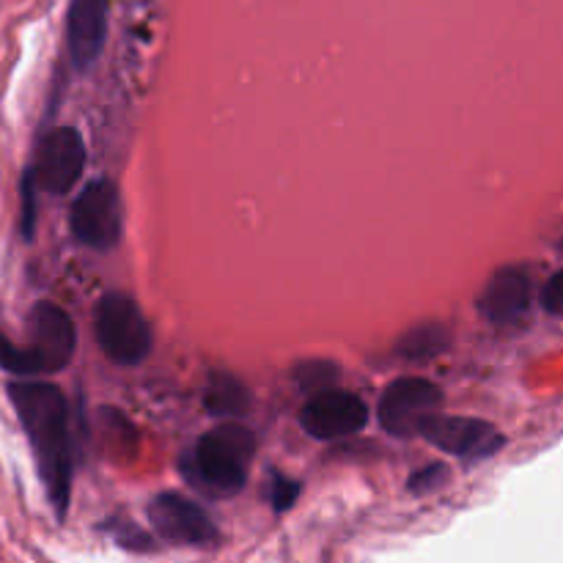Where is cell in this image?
I'll list each match as a JSON object with an SVG mask.
<instances>
[{"instance_id": "6da1fadb", "label": "cell", "mask_w": 563, "mask_h": 563, "mask_svg": "<svg viewBox=\"0 0 563 563\" xmlns=\"http://www.w3.org/2000/svg\"><path fill=\"white\" fill-rule=\"evenodd\" d=\"M9 399L14 401L16 416L27 434L38 476H42L47 498L55 515L64 520L71 495V438L69 407L64 394L49 383L16 379L9 385Z\"/></svg>"}, {"instance_id": "7a4b0ae2", "label": "cell", "mask_w": 563, "mask_h": 563, "mask_svg": "<svg viewBox=\"0 0 563 563\" xmlns=\"http://www.w3.org/2000/svg\"><path fill=\"white\" fill-rule=\"evenodd\" d=\"M256 454V438L240 423H223L196 443L181 460L187 482L212 498H231L247 482V465Z\"/></svg>"}, {"instance_id": "3957f363", "label": "cell", "mask_w": 563, "mask_h": 563, "mask_svg": "<svg viewBox=\"0 0 563 563\" xmlns=\"http://www.w3.org/2000/svg\"><path fill=\"white\" fill-rule=\"evenodd\" d=\"M97 341L119 366H137L152 352V328L124 291H108L97 306Z\"/></svg>"}, {"instance_id": "277c9868", "label": "cell", "mask_w": 563, "mask_h": 563, "mask_svg": "<svg viewBox=\"0 0 563 563\" xmlns=\"http://www.w3.org/2000/svg\"><path fill=\"white\" fill-rule=\"evenodd\" d=\"M69 225L75 240L93 251H110L119 245L124 234V207H121V196L113 181H88L86 190L71 203Z\"/></svg>"}, {"instance_id": "5b68a950", "label": "cell", "mask_w": 563, "mask_h": 563, "mask_svg": "<svg viewBox=\"0 0 563 563\" xmlns=\"http://www.w3.org/2000/svg\"><path fill=\"white\" fill-rule=\"evenodd\" d=\"M443 390L440 385L423 377H401L388 385L379 399L377 418L383 429L394 438H416L421 423L443 407Z\"/></svg>"}, {"instance_id": "8992f818", "label": "cell", "mask_w": 563, "mask_h": 563, "mask_svg": "<svg viewBox=\"0 0 563 563\" xmlns=\"http://www.w3.org/2000/svg\"><path fill=\"white\" fill-rule=\"evenodd\" d=\"M418 438L460 460H489L506 445V438L487 421L434 412L418 429Z\"/></svg>"}, {"instance_id": "52a82bcc", "label": "cell", "mask_w": 563, "mask_h": 563, "mask_svg": "<svg viewBox=\"0 0 563 563\" xmlns=\"http://www.w3.org/2000/svg\"><path fill=\"white\" fill-rule=\"evenodd\" d=\"M82 168H86V143L75 126H55L44 135L38 146L36 165V185L53 196H66L71 187L80 181Z\"/></svg>"}, {"instance_id": "ba28073f", "label": "cell", "mask_w": 563, "mask_h": 563, "mask_svg": "<svg viewBox=\"0 0 563 563\" xmlns=\"http://www.w3.org/2000/svg\"><path fill=\"white\" fill-rule=\"evenodd\" d=\"M148 520L159 537L185 548H214L220 539L207 511L176 493L157 495L148 504Z\"/></svg>"}, {"instance_id": "9c48e42d", "label": "cell", "mask_w": 563, "mask_h": 563, "mask_svg": "<svg viewBox=\"0 0 563 563\" xmlns=\"http://www.w3.org/2000/svg\"><path fill=\"white\" fill-rule=\"evenodd\" d=\"M368 423V405L346 390H319L306 401L300 412V427L317 440H339L357 434Z\"/></svg>"}, {"instance_id": "30bf717a", "label": "cell", "mask_w": 563, "mask_h": 563, "mask_svg": "<svg viewBox=\"0 0 563 563\" xmlns=\"http://www.w3.org/2000/svg\"><path fill=\"white\" fill-rule=\"evenodd\" d=\"M31 352L36 355L42 374L64 372L75 355V324L64 308L53 302H38L31 313Z\"/></svg>"}, {"instance_id": "8fae6325", "label": "cell", "mask_w": 563, "mask_h": 563, "mask_svg": "<svg viewBox=\"0 0 563 563\" xmlns=\"http://www.w3.org/2000/svg\"><path fill=\"white\" fill-rule=\"evenodd\" d=\"M533 284L528 269L522 267H500L493 278L484 286L482 297H478V311L484 319L498 328L515 324L531 311Z\"/></svg>"}, {"instance_id": "7c38bea8", "label": "cell", "mask_w": 563, "mask_h": 563, "mask_svg": "<svg viewBox=\"0 0 563 563\" xmlns=\"http://www.w3.org/2000/svg\"><path fill=\"white\" fill-rule=\"evenodd\" d=\"M108 42V0H71L66 20V44L75 69L97 64Z\"/></svg>"}, {"instance_id": "4fadbf2b", "label": "cell", "mask_w": 563, "mask_h": 563, "mask_svg": "<svg viewBox=\"0 0 563 563\" xmlns=\"http://www.w3.org/2000/svg\"><path fill=\"white\" fill-rule=\"evenodd\" d=\"M451 344V333L443 324H418L407 330L396 344V352L407 361H429L434 355H443Z\"/></svg>"}, {"instance_id": "5bb4252c", "label": "cell", "mask_w": 563, "mask_h": 563, "mask_svg": "<svg viewBox=\"0 0 563 563\" xmlns=\"http://www.w3.org/2000/svg\"><path fill=\"white\" fill-rule=\"evenodd\" d=\"M203 405L212 416H240L251 405V396H247L245 385L231 374H212Z\"/></svg>"}, {"instance_id": "9a60e30c", "label": "cell", "mask_w": 563, "mask_h": 563, "mask_svg": "<svg viewBox=\"0 0 563 563\" xmlns=\"http://www.w3.org/2000/svg\"><path fill=\"white\" fill-rule=\"evenodd\" d=\"M0 368H5V372L11 374H20V377L42 374L36 355H33L31 350H20V346H14L3 333H0Z\"/></svg>"}, {"instance_id": "2e32d148", "label": "cell", "mask_w": 563, "mask_h": 563, "mask_svg": "<svg viewBox=\"0 0 563 563\" xmlns=\"http://www.w3.org/2000/svg\"><path fill=\"white\" fill-rule=\"evenodd\" d=\"M297 377H300L302 388L306 390H328V379L335 377V368L333 363H302V366L297 368Z\"/></svg>"}, {"instance_id": "e0dca14e", "label": "cell", "mask_w": 563, "mask_h": 563, "mask_svg": "<svg viewBox=\"0 0 563 563\" xmlns=\"http://www.w3.org/2000/svg\"><path fill=\"white\" fill-rule=\"evenodd\" d=\"M445 482H449V467H445V465H429V467H423V471L412 473L410 489L416 495H423V493H432V489L443 487Z\"/></svg>"}, {"instance_id": "ac0fdd59", "label": "cell", "mask_w": 563, "mask_h": 563, "mask_svg": "<svg viewBox=\"0 0 563 563\" xmlns=\"http://www.w3.org/2000/svg\"><path fill=\"white\" fill-rule=\"evenodd\" d=\"M33 185H36V174H33V168H31L25 174V179H22V234H25V240H31L33 229H36V212H33Z\"/></svg>"}, {"instance_id": "d6986e66", "label": "cell", "mask_w": 563, "mask_h": 563, "mask_svg": "<svg viewBox=\"0 0 563 563\" xmlns=\"http://www.w3.org/2000/svg\"><path fill=\"white\" fill-rule=\"evenodd\" d=\"M297 495H300V484L291 482V478H286V476H275V482H273V509L275 511L291 509V504L297 500Z\"/></svg>"}, {"instance_id": "ffe728a7", "label": "cell", "mask_w": 563, "mask_h": 563, "mask_svg": "<svg viewBox=\"0 0 563 563\" xmlns=\"http://www.w3.org/2000/svg\"><path fill=\"white\" fill-rule=\"evenodd\" d=\"M542 306L544 311L553 313V317H563V269L555 273L553 278L548 280V286H544Z\"/></svg>"}]
</instances>
